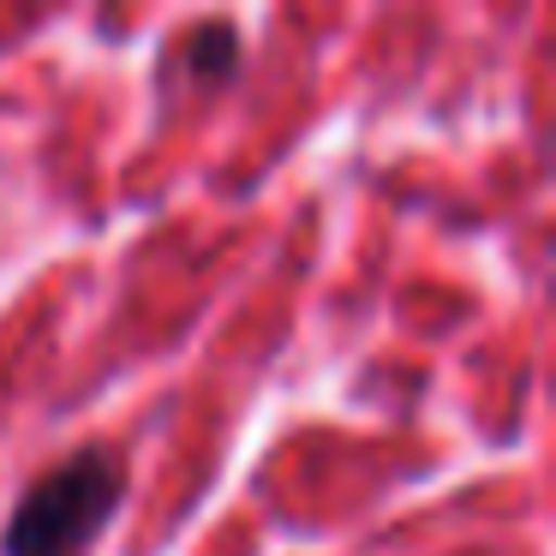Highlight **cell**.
<instances>
[{
  "instance_id": "obj_2",
  "label": "cell",
  "mask_w": 556,
  "mask_h": 556,
  "mask_svg": "<svg viewBox=\"0 0 556 556\" xmlns=\"http://www.w3.org/2000/svg\"><path fill=\"white\" fill-rule=\"evenodd\" d=\"M186 54H192V66L204 73V85H222V78H233V66H240V37H233L228 25H198L192 37H186Z\"/></svg>"
},
{
  "instance_id": "obj_1",
  "label": "cell",
  "mask_w": 556,
  "mask_h": 556,
  "mask_svg": "<svg viewBox=\"0 0 556 556\" xmlns=\"http://www.w3.org/2000/svg\"><path fill=\"white\" fill-rule=\"evenodd\" d=\"M121 496L126 460L102 443L78 448V455L54 460L42 479H30V491L0 527V556H97Z\"/></svg>"
}]
</instances>
